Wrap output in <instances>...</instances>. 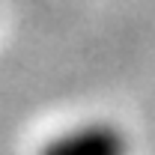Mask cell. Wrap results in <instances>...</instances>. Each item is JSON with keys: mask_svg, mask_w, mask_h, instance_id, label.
<instances>
[{"mask_svg": "<svg viewBox=\"0 0 155 155\" xmlns=\"http://www.w3.org/2000/svg\"><path fill=\"white\" fill-rule=\"evenodd\" d=\"M42 155H125V137L110 125H84L48 143Z\"/></svg>", "mask_w": 155, "mask_h": 155, "instance_id": "cell-1", "label": "cell"}]
</instances>
